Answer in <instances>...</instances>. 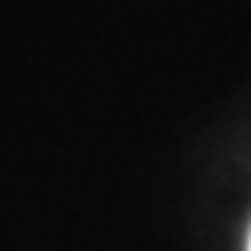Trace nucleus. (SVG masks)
Returning <instances> with one entry per match:
<instances>
[{
  "mask_svg": "<svg viewBox=\"0 0 251 251\" xmlns=\"http://www.w3.org/2000/svg\"><path fill=\"white\" fill-rule=\"evenodd\" d=\"M248 251H251V236H248Z\"/></svg>",
  "mask_w": 251,
  "mask_h": 251,
  "instance_id": "obj_1",
  "label": "nucleus"
}]
</instances>
